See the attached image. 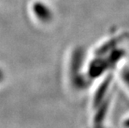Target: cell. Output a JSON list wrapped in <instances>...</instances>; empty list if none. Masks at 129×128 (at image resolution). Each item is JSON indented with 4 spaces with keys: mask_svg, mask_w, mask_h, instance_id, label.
<instances>
[{
    "mask_svg": "<svg viewBox=\"0 0 129 128\" xmlns=\"http://www.w3.org/2000/svg\"><path fill=\"white\" fill-rule=\"evenodd\" d=\"M118 77L123 88L129 94V65L124 64L119 67Z\"/></svg>",
    "mask_w": 129,
    "mask_h": 128,
    "instance_id": "1",
    "label": "cell"
},
{
    "mask_svg": "<svg viewBox=\"0 0 129 128\" xmlns=\"http://www.w3.org/2000/svg\"><path fill=\"white\" fill-rule=\"evenodd\" d=\"M122 128H129V113L123 118L122 121Z\"/></svg>",
    "mask_w": 129,
    "mask_h": 128,
    "instance_id": "2",
    "label": "cell"
}]
</instances>
